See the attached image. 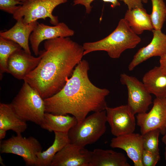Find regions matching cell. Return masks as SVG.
<instances>
[{
    "mask_svg": "<svg viewBox=\"0 0 166 166\" xmlns=\"http://www.w3.org/2000/svg\"><path fill=\"white\" fill-rule=\"evenodd\" d=\"M38 66L23 81L36 89L43 99L59 92L71 76L84 55L82 46L68 37L46 40Z\"/></svg>",
    "mask_w": 166,
    "mask_h": 166,
    "instance_id": "1",
    "label": "cell"
},
{
    "mask_svg": "<svg viewBox=\"0 0 166 166\" xmlns=\"http://www.w3.org/2000/svg\"><path fill=\"white\" fill-rule=\"evenodd\" d=\"M89 69L88 62L82 60L63 88L44 99L45 112L55 115L71 114L80 123L90 112L105 110L108 107L106 98L110 91L97 87L91 82L88 74Z\"/></svg>",
    "mask_w": 166,
    "mask_h": 166,
    "instance_id": "2",
    "label": "cell"
},
{
    "mask_svg": "<svg viewBox=\"0 0 166 166\" xmlns=\"http://www.w3.org/2000/svg\"><path fill=\"white\" fill-rule=\"evenodd\" d=\"M141 38L132 30L127 22L121 19L115 30L105 38L97 41L83 44L84 55L96 51L107 52L112 58H119L125 50L135 48Z\"/></svg>",
    "mask_w": 166,
    "mask_h": 166,
    "instance_id": "3",
    "label": "cell"
},
{
    "mask_svg": "<svg viewBox=\"0 0 166 166\" xmlns=\"http://www.w3.org/2000/svg\"><path fill=\"white\" fill-rule=\"evenodd\" d=\"M10 104L21 118L41 124L45 113L44 100L27 82L24 81L18 93Z\"/></svg>",
    "mask_w": 166,
    "mask_h": 166,
    "instance_id": "4",
    "label": "cell"
},
{
    "mask_svg": "<svg viewBox=\"0 0 166 166\" xmlns=\"http://www.w3.org/2000/svg\"><path fill=\"white\" fill-rule=\"evenodd\" d=\"M107 122L105 110L94 112L70 129L69 143L85 147L95 143L105 132Z\"/></svg>",
    "mask_w": 166,
    "mask_h": 166,
    "instance_id": "5",
    "label": "cell"
},
{
    "mask_svg": "<svg viewBox=\"0 0 166 166\" xmlns=\"http://www.w3.org/2000/svg\"><path fill=\"white\" fill-rule=\"evenodd\" d=\"M68 0H29L22 2V5L13 15L17 20L23 18L24 23L27 24L37 20L50 19V22L53 25L59 23L58 17L53 15L54 9L60 4L65 3Z\"/></svg>",
    "mask_w": 166,
    "mask_h": 166,
    "instance_id": "6",
    "label": "cell"
},
{
    "mask_svg": "<svg viewBox=\"0 0 166 166\" xmlns=\"http://www.w3.org/2000/svg\"><path fill=\"white\" fill-rule=\"evenodd\" d=\"M0 142L1 153H10L20 156L23 158L26 166H35L37 154L42 151V147L39 141L32 136L26 137L22 134H17Z\"/></svg>",
    "mask_w": 166,
    "mask_h": 166,
    "instance_id": "7",
    "label": "cell"
},
{
    "mask_svg": "<svg viewBox=\"0 0 166 166\" xmlns=\"http://www.w3.org/2000/svg\"><path fill=\"white\" fill-rule=\"evenodd\" d=\"M120 77L121 84L127 87V105L132 113L135 115L146 112L152 103V97L143 82L125 73H121Z\"/></svg>",
    "mask_w": 166,
    "mask_h": 166,
    "instance_id": "8",
    "label": "cell"
},
{
    "mask_svg": "<svg viewBox=\"0 0 166 166\" xmlns=\"http://www.w3.org/2000/svg\"><path fill=\"white\" fill-rule=\"evenodd\" d=\"M105 111L107 122L113 135L116 137L134 132L136 127L134 115L128 105L107 107Z\"/></svg>",
    "mask_w": 166,
    "mask_h": 166,
    "instance_id": "9",
    "label": "cell"
},
{
    "mask_svg": "<svg viewBox=\"0 0 166 166\" xmlns=\"http://www.w3.org/2000/svg\"><path fill=\"white\" fill-rule=\"evenodd\" d=\"M136 118L141 135L156 129H159L160 133L164 134L166 132V98L156 97L150 111L137 114Z\"/></svg>",
    "mask_w": 166,
    "mask_h": 166,
    "instance_id": "10",
    "label": "cell"
},
{
    "mask_svg": "<svg viewBox=\"0 0 166 166\" xmlns=\"http://www.w3.org/2000/svg\"><path fill=\"white\" fill-rule=\"evenodd\" d=\"M74 34V31L63 22L53 26L38 22L30 35L29 41L33 51L37 56L40 51L39 45L43 41L59 37H69Z\"/></svg>",
    "mask_w": 166,
    "mask_h": 166,
    "instance_id": "11",
    "label": "cell"
},
{
    "mask_svg": "<svg viewBox=\"0 0 166 166\" xmlns=\"http://www.w3.org/2000/svg\"><path fill=\"white\" fill-rule=\"evenodd\" d=\"M91 151L69 143L54 157L50 166H89Z\"/></svg>",
    "mask_w": 166,
    "mask_h": 166,
    "instance_id": "12",
    "label": "cell"
},
{
    "mask_svg": "<svg viewBox=\"0 0 166 166\" xmlns=\"http://www.w3.org/2000/svg\"><path fill=\"white\" fill-rule=\"evenodd\" d=\"M42 58L35 57L27 53L22 48L18 49L9 57L7 64V72L19 80H23L38 66Z\"/></svg>",
    "mask_w": 166,
    "mask_h": 166,
    "instance_id": "13",
    "label": "cell"
},
{
    "mask_svg": "<svg viewBox=\"0 0 166 166\" xmlns=\"http://www.w3.org/2000/svg\"><path fill=\"white\" fill-rule=\"evenodd\" d=\"M153 37L147 45L139 49L134 55L128 68L131 71L136 66L150 58L156 56L160 57L166 53V35L161 30L152 31Z\"/></svg>",
    "mask_w": 166,
    "mask_h": 166,
    "instance_id": "14",
    "label": "cell"
},
{
    "mask_svg": "<svg viewBox=\"0 0 166 166\" xmlns=\"http://www.w3.org/2000/svg\"><path fill=\"white\" fill-rule=\"evenodd\" d=\"M142 135L133 133L116 136L111 140L110 146L125 151L135 166H143L142 154L144 150Z\"/></svg>",
    "mask_w": 166,
    "mask_h": 166,
    "instance_id": "15",
    "label": "cell"
},
{
    "mask_svg": "<svg viewBox=\"0 0 166 166\" xmlns=\"http://www.w3.org/2000/svg\"><path fill=\"white\" fill-rule=\"evenodd\" d=\"M16 21L15 24L10 29L1 31L0 36L17 43L27 53L31 54L29 41L30 35L38 22L36 21L26 24L23 22V18Z\"/></svg>",
    "mask_w": 166,
    "mask_h": 166,
    "instance_id": "16",
    "label": "cell"
},
{
    "mask_svg": "<svg viewBox=\"0 0 166 166\" xmlns=\"http://www.w3.org/2000/svg\"><path fill=\"white\" fill-rule=\"evenodd\" d=\"M142 82L150 93L157 98H166V70L160 66H155L146 73Z\"/></svg>",
    "mask_w": 166,
    "mask_h": 166,
    "instance_id": "17",
    "label": "cell"
},
{
    "mask_svg": "<svg viewBox=\"0 0 166 166\" xmlns=\"http://www.w3.org/2000/svg\"><path fill=\"white\" fill-rule=\"evenodd\" d=\"M130 166L122 153L100 148L91 151L89 166Z\"/></svg>",
    "mask_w": 166,
    "mask_h": 166,
    "instance_id": "18",
    "label": "cell"
},
{
    "mask_svg": "<svg viewBox=\"0 0 166 166\" xmlns=\"http://www.w3.org/2000/svg\"><path fill=\"white\" fill-rule=\"evenodd\" d=\"M27 128L26 121L15 112L10 104H0V129L22 134Z\"/></svg>",
    "mask_w": 166,
    "mask_h": 166,
    "instance_id": "19",
    "label": "cell"
},
{
    "mask_svg": "<svg viewBox=\"0 0 166 166\" xmlns=\"http://www.w3.org/2000/svg\"><path fill=\"white\" fill-rule=\"evenodd\" d=\"M124 18L133 32L137 35L141 34L144 30L152 31L154 30L150 15L144 7L128 9Z\"/></svg>",
    "mask_w": 166,
    "mask_h": 166,
    "instance_id": "20",
    "label": "cell"
},
{
    "mask_svg": "<svg viewBox=\"0 0 166 166\" xmlns=\"http://www.w3.org/2000/svg\"><path fill=\"white\" fill-rule=\"evenodd\" d=\"M77 123L74 116L67 115H55L45 112L41 127L49 132L67 133Z\"/></svg>",
    "mask_w": 166,
    "mask_h": 166,
    "instance_id": "21",
    "label": "cell"
},
{
    "mask_svg": "<svg viewBox=\"0 0 166 166\" xmlns=\"http://www.w3.org/2000/svg\"><path fill=\"white\" fill-rule=\"evenodd\" d=\"M53 144L45 150L38 153L35 166H50L55 155L69 143L67 133L55 132Z\"/></svg>",
    "mask_w": 166,
    "mask_h": 166,
    "instance_id": "22",
    "label": "cell"
},
{
    "mask_svg": "<svg viewBox=\"0 0 166 166\" xmlns=\"http://www.w3.org/2000/svg\"><path fill=\"white\" fill-rule=\"evenodd\" d=\"M22 48L17 43L0 36V76L7 72L8 59L16 50Z\"/></svg>",
    "mask_w": 166,
    "mask_h": 166,
    "instance_id": "23",
    "label": "cell"
},
{
    "mask_svg": "<svg viewBox=\"0 0 166 166\" xmlns=\"http://www.w3.org/2000/svg\"><path fill=\"white\" fill-rule=\"evenodd\" d=\"M152 10L150 17L154 30H161L166 19V6L163 0H151Z\"/></svg>",
    "mask_w": 166,
    "mask_h": 166,
    "instance_id": "24",
    "label": "cell"
},
{
    "mask_svg": "<svg viewBox=\"0 0 166 166\" xmlns=\"http://www.w3.org/2000/svg\"><path fill=\"white\" fill-rule=\"evenodd\" d=\"M94 0H73V6L81 5L83 6L85 9L86 13L89 14L92 10L93 7L92 3ZM105 2L111 3L112 8L120 6L119 1H123L126 4L128 9L130 10L136 7L143 8V2L141 0H102Z\"/></svg>",
    "mask_w": 166,
    "mask_h": 166,
    "instance_id": "25",
    "label": "cell"
},
{
    "mask_svg": "<svg viewBox=\"0 0 166 166\" xmlns=\"http://www.w3.org/2000/svg\"><path fill=\"white\" fill-rule=\"evenodd\" d=\"M160 130L159 129L152 130L142 135L143 138L144 149L159 153L158 138Z\"/></svg>",
    "mask_w": 166,
    "mask_h": 166,
    "instance_id": "26",
    "label": "cell"
},
{
    "mask_svg": "<svg viewBox=\"0 0 166 166\" xmlns=\"http://www.w3.org/2000/svg\"><path fill=\"white\" fill-rule=\"evenodd\" d=\"M22 3L16 0H0V10L13 15Z\"/></svg>",
    "mask_w": 166,
    "mask_h": 166,
    "instance_id": "27",
    "label": "cell"
},
{
    "mask_svg": "<svg viewBox=\"0 0 166 166\" xmlns=\"http://www.w3.org/2000/svg\"><path fill=\"white\" fill-rule=\"evenodd\" d=\"M159 153L144 150L142 154L143 166H155L160 159Z\"/></svg>",
    "mask_w": 166,
    "mask_h": 166,
    "instance_id": "28",
    "label": "cell"
},
{
    "mask_svg": "<svg viewBox=\"0 0 166 166\" xmlns=\"http://www.w3.org/2000/svg\"><path fill=\"white\" fill-rule=\"evenodd\" d=\"M160 66L166 70V53L160 57Z\"/></svg>",
    "mask_w": 166,
    "mask_h": 166,
    "instance_id": "29",
    "label": "cell"
},
{
    "mask_svg": "<svg viewBox=\"0 0 166 166\" xmlns=\"http://www.w3.org/2000/svg\"><path fill=\"white\" fill-rule=\"evenodd\" d=\"M6 131L5 130L0 129V140H2L5 137L6 134Z\"/></svg>",
    "mask_w": 166,
    "mask_h": 166,
    "instance_id": "30",
    "label": "cell"
},
{
    "mask_svg": "<svg viewBox=\"0 0 166 166\" xmlns=\"http://www.w3.org/2000/svg\"><path fill=\"white\" fill-rule=\"evenodd\" d=\"M165 128L166 130V132L165 135L163 136L162 138V141L166 145V120L165 122Z\"/></svg>",
    "mask_w": 166,
    "mask_h": 166,
    "instance_id": "31",
    "label": "cell"
},
{
    "mask_svg": "<svg viewBox=\"0 0 166 166\" xmlns=\"http://www.w3.org/2000/svg\"><path fill=\"white\" fill-rule=\"evenodd\" d=\"M0 163L2 165V166L5 165V164H4V163L3 162V159L2 157H1V156H0Z\"/></svg>",
    "mask_w": 166,
    "mask_h": 166,
    "instance_id": "32",
    "label": "cell"
},
{
    "mask_svg": "<svg viewBox=\"0 0 166 166\" xmlns=\"http://www.w3.org/2000/svg\"><path fill=\"white\" fill-rule=\"evenodd\" d=\"M143 3H147L148 1V0H141Z\"/></svg>",
    "mask_w": 166,
    "mask_h": 166,
    "instance_id": "33",
    "label": "cell"
},
{
    "mask_svg": "<svg viewBox=\"0 0 166 166\" xmlns=\"http://www.w3.org/2000/svg\"><path fill=\"white\" fill-rule=\"evenodd\" d=\"M164 156H165V160L166 161V147L165 148V151L164 152Z\"/></svg>",
    "mask_w": 166,
    "mask_h": 166,
    "instance_id": "34",
    "label": "cell"
},
{
    "mask_svg": "<svg viewBox=\"0 0 166 166\" xmlns=\"http://www.w3.org/2000/svg\"><path fill=\"white\" fill-rule=\"evenodd\" d=\"M16 0L19 1V2H23L29 0Z\"/></svg>",
    "mask_w": 166,
    "mask_h": 166,
    "instance_id": "35",
    "label": "cell"
}]
</instances>
